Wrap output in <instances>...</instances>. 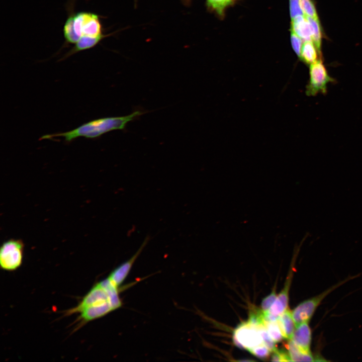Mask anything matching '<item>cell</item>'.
Returning a JSON list of instances; mask_svg holds the SVG:
<instances>
[{"instance_id": "6da1fadb", "label": "cell", "mask_w": 362, "mask_h": 362, "mask_svg": "<svg viewBox=\"0 0 362 362\" xmlns=\"http://www.w3.org/2000/svg\"><path fill=\"white\" fill-rule=\"evenodd\" d=\"M119 290L107 278L94 285L81 302L66 314L80 313L79 319L83 323L101 318L121 307Z\"/></svg>"}, {"instance_id": "7a4b0ae2", "label": "cell", "mask_w": 362, "mask_h": 362, "mask_svg": "<svg viewBox=\"0 0 362 362\" xmlns=\"http://www.w3.org/2000/svg\"><path fill=\"white\" fill-rule=\"evenodd\" d=\"M143 113L140 111H136L125 116L96 119L82 124L69 131L43 135L40 139L62 137L64 138L65 141L70 142L79 137L97 138L111 131L124 129L128 123L136 119Z\"/></svg>"}, {"instance_id": "3957f363", "label": "cell", "mask_w": 362, "mask_h": 362, "mask_svg": "<svg viewBox=\"0 0 362 362\" xmlns=\"http://www.w3.org/2000/svg\"><path fill=\"white\" fill-rule=\"evenodd\" d=\"M358 275L348 277L326 289L322 293L298 304L292 311V315L296 326L304 322H309L318 306L323 299L335 289L346 282L357 277Z\"/></svg>"}, {"instance_id": "277c9868", "label": "cell", "mask_w": 362, "mask_h": 362, "mask_svg": "<svg viewBox=\"0 0 362 362\" xmlns=\"http://www.w3.org/2000/svg\"><path fill=\"white\" fill-rule=\"evenodd\" d=\"M334 81V79L329 75L322 59L320 58L310 65L306 95L315 96L319 94H326L327 84Z\"/></svg>"}, {"instance_id": "5b68a950", "label": "cell", "mask_w": 362, "mask_h": 362, "mask_svg": "<svg viewBox=\"0 0 362 362\" xmlns=\"http://www.w3.org/2000/svg\"><path fill=\"white\" fill-rule=\"evenodd\" d=\"M24 247L20 239H11L4 242L0 249L1 268L8 271L19 268L23 261Z\"/></svg>"}, {"instance_id": "8992f818", "label": "cell", "mask_w": 362, "mask_h": 362, "mask_svg": "<svg viewBox=\"0 0 362 362\" xmlns=\"http://www.w3.org/2000/svg\"><path fill=\"white\" fill-rule=\"evenodd\" d=\"M74 27L80 37H97L103 35L99 17L93 13L79 12L74 14Z\"/></svg>"}, {"instance_id": "52a82bcc", "label": "cell", "mask_w": 362, "mask_h": 362, "mask_svg": "<svg viewBox=\"0 0 362 362\" xmlns=\"http://www.w3.org/2000/svg\"><path fill=\"white\" fill-rule=\"evenodd\" d=\"M233 341L239 347L250 350L263 343L258 327L248 321L241 323L233 332Z\"/></svg>"}, {"instance_id": "ba28073f", "label": "cell", "mask_w": 362, "mask_h": 362, "mask_svg": "<svg viewBox=\"0 0 362 362\" xmlns=\"http://www.w3.org/2000/svg\"><path fill=\"white\" fill-rule=\"evenodd\" d=\"M293 268H291L285 285L277 295L276 299L267 312L265 313L267 320H277L278 317L288 309L289 291L293 275Z\"/></svg>"}, {"instance_id": "9c48e42d", "label": "cell", "mask_w": 362, "mask_h": 362, "mask_svg": "<svg viewBox=\"0 0 362 362\" xmlns=\"http://www.w3.org/2000/svg\"><path fill=\"white\" fill-rule=\"evenodd\" d=\"M149 237L147 236L145 238L144 241L142 243L140 248L137 252L132 256L129 260L123 263L116 269H115L108 277L114 284L119 287L124 282L126 277L128 275L130 269L137 259L138 256L142 252L143 249L149 241Z\"/></svg>"}, {"instance_id": "30bf717a", "label": "cell", "mask_w": 362, "mask_h": 362, "mask_svg": "<svg viewBox=\"0 0 362 362\" xmlns=\"http://www.w3.org/2000/svg\"><path fill=\"white\" fill-rule=\"evenodd\" d=\"M312 333L309 322H304L296 326L291 340L297 346L305 351H310Z\"/></svg>"}, {"instance_id": "8fae6325", "label": "cell", "mask_w": 362, "mask_h": 362, "mask_svg": "<svg viewBox=\"0 0 362 362\" xmlns=\"http://www.w3.org/2000/svg\"><path fill=\"white\" fill-rule=\"evenodd\" d=\"M292 29L304 41H312L310 24L304 15H300L291 20Z\"/></svg>"}, {"instance_id": "7c38bea8", "label": "cell", "mask_w": 362, "mask_h": 362, "mask_svg": "<svg viewBox=\"0 0 362 362\" xmlns=\"http://www.w3.org/2000/svg\"><path fill=\"white\" fill-rule=\"evenodd\" d=\"M277 322L283 337L290 340L296 328L291 311L287 310L278 317Z\"/></svg>"}, {"instance_id": "4fadbf2b", "label": "cell", "mask_w": 362, "mask_h": 362, "mask_svg": "<svg viewBox=\"0 0 362 362\" xmlns=\"http://www.w3.org/2000/svg\"><path fill=\"white\" fill-rule=\"evenodd\" d=\"M322 54L320 53L312 41H304L302 45L300 58L307 64L310 65L320 58Z\"/></svg>"}, {"instance_id": "5bb4252c", "label": "cell", "mask_w": 362, "mask_h": 362, "mask_svg": "<svg viewBox=\"0 0 362 362\" xmlns=\"http://www.w3.org/2000/svg\"><path fill=\"white\" fill-rule=\"evenodd\" d=\"M105 37V36L104 35L97 37H91L87 36L80 37L78 41L74 44V47L69 52H68V53H67L65 56V58L68 57L79 51L85 50L94 47Z\"/></svg>"}, {"instance_id": "9a60e30c", "label": "cell", "mask_w": 362, "mask_h": 362, "mask_svg": "<svg viewBox=\"0 0 362 362\" xmlns=\"http://www.w3.org/2000/svg\"><path fill=\"white\" fill-rule=\"evenodd\" d=\"M287 348L291 361H314L310 351H305L297 346L291 340H289Z\"/></svg>"}, {"instance_id": "2e32d148", "label": "cell", "mask_w": 362, "mask_h": 362, "mask_svg": "<svg viewBox=\"0 0 362 362\" xmlns=\"http://www.w3.org/2000/svg\"><path fill=\"white\" fill-rule=\"evenodd\" d=\"M311 28L312 41L313 42L318 51L321 53V45L323 38V32L321 25L319 19H313L306 17Z\"/></svg>"}, {"instance_id": "e0dca14e", "label": "cell", "mask_w": 362, "mask_h": 362, "mask_svg": "<svg viewBox=\"0 0 362 362\" xmlns=\"http://www.w3.org/2000/svg\"><path fill=\"white\" fill-rule=\"evenodd\" d=\"M63 31L65 40L68 43L75 44L80 38L74 27V14L70 15L66 19Z\"/></svg>"}, {"instance_id": "ac0fdd59", "label": "cell", "mask_w": 362, "mask_h": 362, "mask_svg": "<svg viewBox=\"0 0 362 362\" xmlns=\"http://www.w3.org/2000/svg\"><path fill=\"white\" fill-rule=\"evenodd\" d=\"M264 327L271 338L276 342H279L284 338L277 320L264 322Z\"/></svg>"}, {"instance_id": "d6986e66", "label": "cell", "mask_w": 362, "mask_h": 362, "mask_svg": "<svg viewBox=\"0 0 362 362\" xmlns=\"http://www.w3.org/2000/svg\"><path fill=\"white\" fill-rule=\"evenodd\" d=\"M300 6L304 15L306 17L319 19L313 0H300Z\"/></svg>"}, {"instance_id": "ffe728a7", "label": "cell", "mask_w": 362, "mask_h": 362, "mask_svg": "<svg viewBox=\"0 0 362 362\" xmlns=\"http://www.w3.org/2000/svg\"><path fill=\"white\" fill-rule=\"evenodd\" d=\"M277 295L276 293V286L275 285L272 292L267 296L264 297L261 301L260 307L261 310L264 312H268L270 307L276 299Z\"/></svg>"}, {"instance_id": "44dd1931", "label": "cell", "mask_w": 362, "mask_h": 362, "mask_svg": "<svg viewBox=\"0 0 362 362\" xmlns=\"http://www.w3.org/2000/svg\"><path fill=\"white\" fill-rule=\"evenodd\" d=\"M258 329L261 336L263 344L269 349L270 352L277 349L276 342L271 338L266 331L264 325H261Z\"/></svg>"}, {"instance_id": "7402d4cb", "label": "cell", "mask_w": 362, "mask_h": 362, "mask_svg": "<svg viewBox=\"0 0 362 362\" xmlns=\"http://www.w3.org/2000/svg\"><path fill=\"white\" fill-rule=\"evenodd\" d=\"M208 6L216 12L222 15L225 8L228 6L232 0H207Z\"/></svg>"}, {"instance_id": "603a6c76", "label": "cell", "mask_w": 362, "mask_h": 362, "mask_svg": "<svg viewBox=\"0 0 362 362\" xmlns=\"http://www.w3.org/2000/svg\"><path fill=\"white\" fill-rule=\"evenodd\" d=\"M249 351L253 355L261 359L268 358L270 352L269 349L263 343L253 347Z\"/></svg>"}, {"instance_id": "cb8c5ba5", "label": "cell", "mask_w": 362, "mask_h": 362, "mask_svg": "<svg viewBox=\"0 0 362 362\" xmlns=\"http://www.w3.org/2000/svg\"><path fill=\"white\" fill-rule=\"evenodd\" d=\"M291 31V40L292 46L295 52L300 58L302 46V39L292 30Z\"/></svg>"}, {"instance_id": "d4e9b609", "label": "cell", "mask_w": 362, "mask_h": 362, "mask_svg": "<svg viewBox=\"0 0 362 362\" xmlns=\"http://www.w3.org/2000/svg\"><path fill=\"white\" fill-rule=\"evenodd\" d=\"M273 352L271 357L273 361H291L288 351L277 349Z\"/></svg>"}, {"instance_id": "484cf974", "label": "cell", "mask_w": 362, "mask_h": 362, "mask_svg": "<svg viewBox=\"0 0 362 362\" xmlns=\"http://www.w3.org/2000/svg\"><path fill=\"white\" fill-rule=\"evenodd\" d=\"M290 12L291 20L299 16L304 15L300 6V0H290Z\"/></svg>"}]
</instances>
